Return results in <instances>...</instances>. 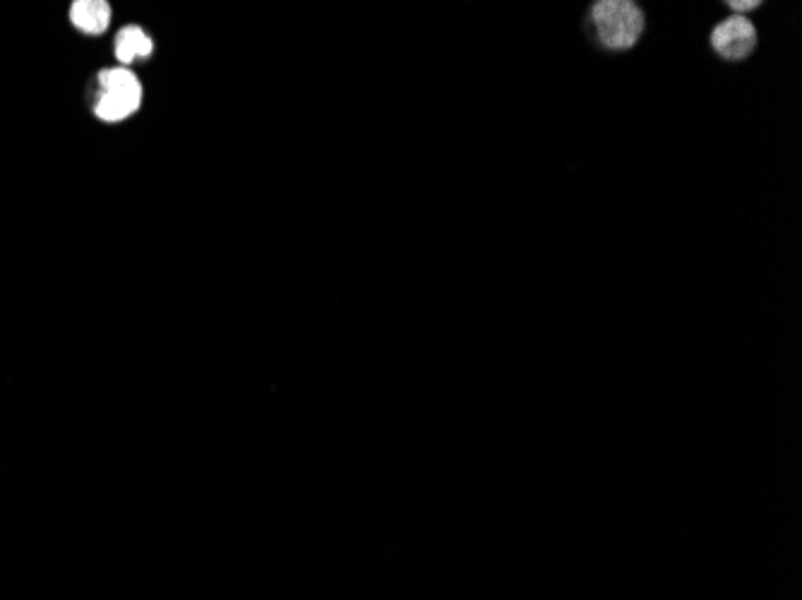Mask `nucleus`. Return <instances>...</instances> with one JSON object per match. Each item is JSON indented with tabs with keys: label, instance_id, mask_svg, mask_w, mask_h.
I'll use <instances>...</instances> for the list:
<instances>
[{
	"label": "nucleus",
	"instance_id": "nucleus-1",
	"mask_svg": "<svg viewBox=\"0 0 802 600\" xmlns=\"http://www.w3.org/2000/svg\"><path fill=\"white\" fill-rule=\"evenodd\" d=\"M591 36L603 51H632L646 29V15L632 0H598L589 8Z\"/></svg>",
	"mask_w": 802,
	"mask_h": 600
},
{
	"label": "nucleus",
	"instance_id": "nucleus-2",
	"mask_svg": "<svg viewBox=\"0 0 802 600\" xmlns=\"http://www.w3.org/2000/svg\"><path fill=\"white\" fill-rule=\"evenodd\" d=\"M101 94L94 101V116L104 123H121L140 108L142 84L128 68H111L99 75Z\"/></svg>",
	"mask_w": 802,
	"mask_h": 600
},
{
	"label": "nucleus",
	"instance_id": "nucleus-3",
	"mask_svg": "<svg viewBox=\"0 0 802 600\" xmlns=\"http://www.w3.org/2000/svg\"><path fill=\"white\" fill-rule=\"evenodd\" d=\"M709 44L711 51L726 63H742L757 48V27L750 22V17L728 15L711 29Z\"/></svg>",
	"mask_w": 802,
	"mask_h": 600
},
{
	"label": "nucleus",
	"instance_id": "nucleus-4",
	"mask_svg": "<svg viewBox=\"0 0 802 600\" xmlns=\"http://www.w3.org/2000/svg\"><path fill=\"white\" fill-rule=\"evenodd\" d=\"M70 22L85 34H104L111 22V8L106 0H77L70 8Z\"/></svg>",
	"mask_w": 802,
	"mask_h": 600
},
{
	"label": "nucleus",
	"instance_id": "nucleus-5",
	"mask_svg": "<svg viewBox=\"0 0 802 600\" xmlns=\"http://www.w3.org/2000/svg\"><path fill=\"white\" fill-rule=\"evenodd\" d=\"M154 51V41L142 32L140 27L135 24H128L123 27L116 36V58L121 60L123 65L133 63L137 58H149Z\"/></svg>",
	"mask_w": 802,
	"mask_h": 600
},
{
	"label": "nucleus",
	"instance_id": "nucleus-6",
	"mask_svg": "<svg viewBox=\"0 0 802 600\" xmlns=\"http://www.w3.org/2000/svg\"><path fill=\"white\" fill-rule=\"evenodd\" d=\"M730 10H733V15H742L747 17L750 12L762 8V0H750V3H745V0H733V3H726Z\"/></svg>",
	"mask_w": 802,
	"mask_h": 600
}]
</instances>
